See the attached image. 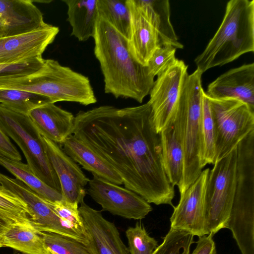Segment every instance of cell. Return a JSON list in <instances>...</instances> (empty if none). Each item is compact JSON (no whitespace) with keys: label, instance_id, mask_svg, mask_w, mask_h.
I'll use <instances>...</instances> for the list:
<instances>
[{"label":"cell","instance_id":"6da1fadb","mask_svg":"<svg viewBox=\"0 0 254 254\" xmlns=\"http://www.w3.org/2000/svg\"><path fill=\"white\" fill-rule=\"evenodd\" d=\"M72 134L110 164L125 188L149 203L174 207V187L164 171L160 135L148 102L80 111L75 116Z\"/></svg>","mask_w":254,"mask_h":254},{"label":"cell","instance_id":"7a4b0ae2","mask_svg":"<svg viewBox=\"0 0 254 254\" xmlns=\"http://www.w3.org/2000/svg\"><path fill=\"white\" fill-rule=\"evenodd\" d=\"M94 53L104 77V91L115 98H130L141 103L154 85L147 66L130 54L127 39L98 14Z\"/></svg>","mask_w":254,"mask_h":254},{"label":"cell","instance_id":"3957f363","mask_svg":"<svg viewBox=\"0 0 254 254\" xmlns=\"http://www.w3.org/2000/svg\"><path fill=\"white\" fill-rule=\"evenodd\" d=\"M254 51V0H231L221 24L194 62L202 73Z\"/></svg>","mask_w":254,"mask_h":254},{"label":"cell","instance_id":"277c9868","mask_svg":"<svg viewBox=\"0 0 254 254\" xmlns=\"http://www.w3.org/2000/svg\"><path fill=\"white\" fill-rule=\"evenodd\" d=\"M0 89L24 90L48 98L55 103L75 102L84 106L97 102L89 79L53 59L30 74L0 76Z\"/></svg>","mask_w":254,"mask_h":254},{"label":"cell","instance_id":"5b68a950","mask_svg":"<svg viewBox=\"0 0 254 254\" xmlns=\"http://www.w3.org/2000/svg\"><path fill=\"white\" fill-rule=\"evenodd\" d=\"M202 73L196 69L186 77L182 87L174 119L184 151V171L178 187L180 194L195 181L202 171L201 162V122Z\"/></svg>","mask_w":254,"mask_h":254},{"label":"cell","instance_id":"8992f818","mask_svg":"<svg viewBox=\"0 0 254 254\" xmlns=\"http://www.w3.org/2000/svg\"><path fill=\"white\" fill-rule=\"evenodd\" d=\"M0 128L20 147L30 169L43 182L61 193L59 180L47 155L42 135L29 116L0 104Z\"/></svg>","mask_w":254,"mask_h":254},{"label":"cell","instance_id":"52a82bcc","mask_svg":"<svg viewBox=\"0 0 254 254\" xmlns=\"http://www.w3.org/2000/svg\"><path fill=\"white\" fill-rule=\"evenodd\" d=\"M236 168L237 147L209 170L205 193L206 235H214L227 228L235 194Z\"/></svg>","mask_w":254,"mask_h":254},{"label":"cell","instance_id":"ba28073f","mask_svg":"<svg viewBox=\"0 0 254 254\" xmlns=\"http://www.w3.org/2000/svg\"><path fill=\"white\" fill-rule=\"evenodd\" d=\"M208 98L215 130V163L254 130V110L237 99Z\"/></svg>","mask_w":254,"mask_h":254},{"label":"cell","instance_id":"9c48e42d","mask_svg":"<svg viewBox=\"0 0 254 254\" xmlns=\"http://www.w3.org/2000/svg\"><path fill=\"white\" fill-rule=\"evenodd\" d=\"M188 65L176 61L157 76L149 93L152 121L156 132L166 128L174 118L183 84L189 74Z\"/></svg>","mask_w":254,"mask_h":254},{"label":"cell","instance_id":"30bf717a","mask_svg":"<svg viewBox=\"0 0 254 254\" xmlns=\"http://www.w3.org/2000/svg\"><path fill=\"white\" fill-rule=\"evenodd\" d=\"M87 193L102 210L127 219L144 218L152 210L150 203L133 191L93 175Z\"/></svg>","mask_w":254,"mask_h":254},{"label":"cell","instance_id":"8fae6325","mask_svg":"<svg viewBox=\"0 0 254 254\" xmlns=\"http://www.w3.org/2000/svg\"><path fill=\"white\" fill-rule=\"evenodd\" d=\"M0 184L19 196L26 204L30 212V221L38 231L60 234L89 244L88 241L68 227L61 220L49 202L21 181L0 173Z\"/></svg>","mask_w":254,"mask_h":254},{"label":"cell","instance_id":"7c38bea8","mask_svg":"<svg viewBox=\"0 0 254 254\" xmlns=\"http://www.w3.org/2000/svg\"><path fill=\"white\" fill-rule=\"evenodd\" d=\"M210 169L201 172L195 181L180 194L174 206L170 228L187 231L198 237L206 235L204 227L205 193Z\"/></svg>","mask_w":254,"mask_h":254},{"label":"cell","instance_id":"4fadbf2b","mask_svg":"<svg viewBox=\"0 0 254 254\" xmlns=\"http://www.w3.org/2000/svg\"><path fill=\"white\" fill-rule=\"evenodd\" d=\"M48 157L58 176L63 199L79 205L84 201L89 179L58 143L42 136Z\"/></svg>","mask_w":254,"mask_h":254},{"label":"cell","instance_id":"5bb4252c","mask_svg":"<svg viewBox=\"0 0 254 254\" xmlns=\"http://www.w3.org/2000/svg\"><path fill=\"white\" fill-rule=\"evenodd\" d=\"M59 32L58 27L47 24L29 32L0 38V64L42 56Z\"/></svg>","mask_w":254,"mask_h":254},{"label":"cell","instance_id":"9a60e30c","mask_svg":"<svg viewBox=\"0 0 254 254\" xmlns=\"http://www.w3.org/2000/svg\"><path fill=\"white\" fill-rule=\"evenodd\" d=\"M80 204L78 210L95 254H130L113 223L84 201Z\"/></svg>","mask_w":254,"mask_h":254},{"label":"cell","instance_id":"2e32d148","mask_svg":"<svg viewBox=\"0 0 254 254\" xmlns=\"http://www.w3.org/2000/svg\"><path fill=\"white\" fill-rule=\"evenodd\" d=\"M126 3L130 13L128 49L138 63L147 66L153 52L162 45L157 30L136 0H126Z\"/></svg>","mask_w":254,"mask_h":254},{"label":"cell","instance_id":"e0dca14e","mask_svg":"<svg viewBox=\"0 0 254 254\" xmlns=\"http://www.w3.org/2000/svg\"><path fill=\"white\" fill-rule=\"evenodd\" d=\"M205 93L213 99L240 100L254 110V63L228 70L209 83Z\"/></svg>","mask_w":254,"mask_h":254},{"label":"cell","instance_id":"ac0fdd59","mask_svg":"<svg viewBox=\"0 0 254 254\" xmlns=\"http://www.w3.org/2000/svg\"><path fill=\"white\" fill-rule=\"evenodd\" d=\"M27 115L42 136L58 144H63L72 134L75 116L55 103L38 106Z\"/></svg>","mask_w":254,"mask_h":254},{"label":"cell","instance_id":"d6986e66","mask_svg":"<svg viewBox=\"0 0 254 254\" xmlns=\"http://www.w3.org/2000/svg\"><path fill=\"white\" fill-rule=\"evenodd\" d=\"M0 17L5 24L3 37L29 32L47 24L31 0H0Z\"/></svg>","mask_w":254,"mask_h":254},{"label":"cell","instance_id":"ffe728a7","mask_svg":"<svg viewBox=\"0 0 254 254\" xmlns=\"http://www.w3.org/2000/svg\"><path fill=\"white\" fill-rule=\"evenodd\" d=\"M63 145L64 152L93 175L118 185L123 184L120 176L110 164L90 146L73 134L69 136Z\"/></svg>","mask_w":254,"mask_h":254},{"label":"cell","instance_id":"44dd1931","mask_svg":"<svg viewBox=\"0 0 254 254\" xmlns=\"http://www.w3.org/2000/svg\"><path fill=\"white\" fill-rule=\"evenodd\" d=\"M174 119L159 135L165 172L170 183L178 187L183 176L184 151Z\"/></svg>","mask_w":254,"mask_h":254},{"label":"cell","instance_id":"7402d4cb","mask_svg":"<svg viewBox=\"0 0 254 254\" xmlns=\"http://www.w3.org/2000/svg\"><path fill=\"white\" fill-rule=\"evenodd\" d=\"M67 6V19L71 36L79 41L93 38L98 12L97 0H64Z\"/></svg>","mask_w":254,"mask_h":254},{"label":"cell","instance_id":"603a6c76","mask_svg":"<svg viewBox=\"0 0 254 254\" xmlns=\"http://www.w3.org/2000/svg\"><path fill=\"white\" fill-rule=\"evenodd\" d=\"M157 30L162 45L169 44L176 49H183L179 42L170 19V5L168 0H136Z\"/></svg>","mask_w":254,"mask_h":254},{"label":"cell","instance_id":"cb8c5ba5","mask_svg":"<svg viewBox=\"0 0 254 254\" xmlns=\"http://www.w3.org/2000/svg\"><path fill=\"white\" fill-rule=\"evenodd\" d=\"M3 247L28 254H53L33 225H10L1 235Z\"/></svg>","mask_w":254,"mask_h":254},{"label":"cell","instance_id":"d4e9b609","mask_svg":"<svg viewBox=\"0 0 254 254\" xmlns=\"http://www.w3.org/2000/svg\"><path fill=\"white\" fill-rule=\"evenodd\" d=\"M0 165L45 200L54 203L62 200V193L41 180L30 169L27 164L0 154Z\"/></svg>","mask_w":254,"mask_h":254},{"label":"cell","instance_id":"484cf974","mask_svg":"<svg viewBox=\"0 0 254 254\" xmlns=\"http://www.w3.org/2000/svg\"><path fill=\"white\" fill-rule=\"evenodd\" d=\"M49 103L52 102L40 94L21 90L0 89V104L19 113L27 115L32 109Z\"/></svg>","mask_w":254,"mask_h":254},{"label":"cell","instance_id":"4316f807","mask_svg":"<svg viewBox=\"0 0 254 254\" xmlns=\"http://www.w3.org/2000/svg\"><path fill=\"white\" fill-rule=\"evenodd\" d=\"M97 5L98 14L127 39L130 27V13L126 0H97Z\"/></svg>","mask_w":254,"mask_h":254},{"label":"cell","instance_id":"83f0119b","mask_svg":"<svg viewBox=\"0 0 254 254\" xmlns=\"http://www.w3.org/2000/svg\"><path fill=\"white\" fill-rule=\"evenodd\" d=\"M215 141V127L209 102L204 91L201 122V162L203 168L207 164L214 163Z\"/></svg>","mask_w":254,"mask_h":254},{"label":"cell","instance_id":"f1b7e54d","mask_svg":"<svg viewBox=\"0 0 254 254\" xmlns=\"http://www.w3.org/2000/svg\"><path fill=\"white\" fill-rule=\"evenodd\" d=\"M26 204L0 184V217L12 224L32 225Z\"/></svg>","mask_w":254,"mask_h":254},{"label":"cell","instance_id":"f546056e","mask_svg":"<svg viewBox=\"0 0 254 254\" xmlns=\"http://www.w3.org/2000/svg\"><path fill=\"white\" fill-rule=\"evenodd\" d=\"M38 233L53 254H95L90 244L73 238L51 232Z\"/></svg>","mask_w":254,"mask_h":254},{"label":"cell","instance_id":"4dcf8cb0","mask_svg":"<svg viewBox=\"0 0 254 254\" xmlns=\"http://www.w3.org/2000/svg\"><path fill=\"white\" fill-rule=\"evenodd\" d=\"M193 237L187 231L170 228L152 254H190Z\"/></svg>","mask_w":254,"mask_h":254},{"label":"cell","instance_id":"1f68e13d","mask_svg":"<svg viewBox=\"0 0 254 254\" xmlns=\"http://www.w3.org/2000/svg\"><path fill=\"white\" fill-rule=\"evenodd\" d=\"M130 254H152L158 247L157 241L150 237L140 222L126 231Z\"/></svg>","mask_w":254,"mask_h":254},{"label":"cell","instance_id":"d6a6232c","mask_svg":"<svg viewBox=\"0 0 254 254\" xmlns=\"http://www.w3.org/2000/svg\"><path fill=\"white\" fill-rule=\"evenodd\" d=\"M49 203L54 211L68 227L89 242L78 210V205L69 203L63 199Z\"/></svg>","mask_w":254,"mask_h":254},{"label":"cell","instance_id":"836d02e7","mask_svg":"<svg viewBox=\"0 0 254 254\" xmlns=\"http://www.w3.org/2000/svg\"><path fill=\"white\" fill-rule=\"evenodd\" d=\"M176 48L169 44L158 47L152 54L147 65L149 73L154 77L162 73L177 59Z\"/></svg>","mask_w":254,"mask_h":254},{"label":"cell","instance_id":"e575fe53","mask_svg":"<svg viewBox=\"0 0 254 254\" xmlns=\"http://www.w3.org/2000/svg\"><path fill=\"white\" fill-rule=\"evenodd\" d=\"M45 60L42 56H39L7 64L0 71V76H18L31 74L43 66Z\"/></svg>","mask_w":254,"mask_h":254},{"label":"cell","instance_id":"d590c367","mask_svg":"<svg viewBox=\"0 0 254 254\" xmlns=\"http://www.w3.org/2000/svg\"><path fill=\"white\" fill-rule=\"evenodd\" d=\"M0 154L12 160L21 161V156L8 136L0 128Z\"/></svg>","mask_w":254,"mask_h":254},{"label":"cell","instance_id":"8d00e7d4","mask_svg":"<svg viewBox=\"0 0 254 254\" xmlns=\"http://www.w3.org/2000/svg\"><path fill=\"white\" fill-rule=\"evenodd\" d=\"M213 236L209 234L199 237L196 246L191 254H217Z\"/></svg>","mask_w":254,"mask_h":254},{"label":"cell","instance_id":"74e56055","mask_svg":"<svg viewBox=\"0 0 254 254\" xmlns=\"http://www.w3.org/2000/svg\"><path fill=\"white\" fill-rule=\"evenodd\" d=\"M12 224L0 217V235H1L5 230Z\"/></svg>","mask_w":254,"mask_h":254},{"label":"cell","instance_id":"f35d334b","mask_svg":"<svg viewBox=\"0 0 254 254\" xmlns=\"http://www.w3.org/2000/svg\"><path fill=\"white\" fill-rule=\"evenodd\" d=\"M5 29V24L0 17V38L3 37Z\"/></svg>","mask_w":254,"mask_h":254},{"label":"cell","instance_id":"ab89813d","mask_svg":"<svg viewBox=\"0 0 254 254\" xmlns=\"http://www.w3.org/2000/svg\"><path fill=\"white\" fill-rule=\"evenodd\" d=\"M3 247V239L1 235H0V248Z\"/></svg>","mask_w":254,"mask_h":254},{"label":"cell","instance_id":"60d3db41","mask_svg":"<svg viewBox=\"0 0 254 254\" xmlns=\"http://www.w3.org/2000/svg\"><path fill=\"white\" fill-rule=\"evenodd\" d=\"M7 64H0V71Z\"/></svg>","mask_w":254,"mask_h":254},{"label":"cell","instance_id":"b9f144b4","mask_svg":"<svg viewBox=\"0 0 254 254\" xmlns=\"http://www.w3.org/2000/svg\"><path fill=\"white\" fill-rule=\"evenodd\" d=\"M23 254H24V253H23Z\"/></svg>","mask_w":254,"mask_h":254}]
</instances>
